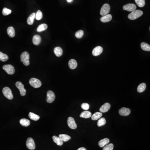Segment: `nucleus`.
Segmentation results:
<instances>
[{
	"instance_id": "obj_1",
	"label": "nucleus",
	"mask_w": 150,
	"mask_h": 150,
	"mask_svg": "<svg viewBox=\"0 0 150 150\" xmlns=\"http://www.w3.org/2000/svg\"><path fill=\"white\" fill-rule=\"evenodd\" d=\"M143 14V12L141 10H135L128 15V18L131 20H134L138 18H139Z\"/></svg>"
},
{
	"instance_id": "obj_2",
	"label": "nucleus",
	"mask_w": 150,
	"mask_h": 150,
	"mask_svg": "<svg viewBox=\"0 0 150 150\" xmlns=\"http://www.w3.org/2000/svg\"><path fill=\"white\" fill-rule=\"evenodd\" d=\"M30 55L28 53L25 51L22 53L20 55V61L26 66H29L30 64Z\"/></svg>"
},
{
	"instance_id": "obj_3",
	"label": "nucleus",
	"mask_w": 150,
	"mask_h": 150,
	"mask_svg": "<svg viewBox=\"0 0 150 150\" xmlns=\"http://www.w3.org/2000/svg\"><path fill=\"white\" fill-rule=\"evenodd\" d=\"M3 93L6 98L9 100L13 99V96L10 88L8 87L4 88L3 89Z\"/></svg>"
},
{
	"instance_id": "obj_4",
	"label": "nucleus",
	"mask_w": 150,
	"mask_h": 150,
	"mask_svg": "<svg viewBox=\"0 0 150 150\" xmlns=\"http://www.w3.org/2000/svg\"><path fill=\"white\" fill-rule=\"evenodd\" d=\"M29 83L32 87L35 88L40 87L42 85L41 82L39 79L34 78L30 79L29 80Z\"/></svg>"
},
{
	"instance_id": "obj_5",
	"label": "nucleus",
	"mask_w": 150,
	"mask_h": 150,
	"mask_svg": "<svg viewBox=\"0 0 150 150\" xmlns=\"http://www.w3.org/2000/svg\"><path fill=\"white\" fill-rule=\"evenodd\" d=\"M3 69L9 75L13 74L15 72L14 68L10 64L5 65L3 66Z\"/></svg>"
},
{
	"instance_id": "obj_6",
	"label": "nucleus",
	"mask_w": 150,
	"mask_h": 150,
	"mask_svg": "<svg viewBox=\"0 0 150 150\" xmlns=\"http://www.w3.org/2000/svg\"><path fill=\"white\" fill-rule=\"evenodd\" d=\"M16 87L19 89L20 94L21 96H25L26 95V90L24 88V86L21 82L18 81L16 83Z\"/></svg>"
},
{
	"instance_id": "obj_7",
	"label": "nucleus",
	"mask_w": 150,
	"mask_h": 150,
	"mask_svg": "<svg viewBox=\"0 0 150 150\" xmlns=\"http://www.w3.org/2000/svg\"><path fill=\"white\" fill-rule=\"evenodd\" d=\"M110 11V6L107 3H106L103 6L101 9L100 14L102 16H104L108 14V13H109Z\"/></svg>"
},
{
	"instance_id": "obj_8",
	"label": "nucleus",
	"mask_w": 150,
	"mask_h": 150,
	"mask_svg": "<svg viewBox=\"0 0 150 150\" xmlns=\"http://www.w3.org/2000/svg\"><path fill=\"white\" fill-rule=\"evenodd\" d=\"M26 145L28 149L31 150H34L35 148V142L32 138H28L26 142Z\"/></svg>"
},
{
	"instance_id": "obj_9",
	"label": "nucleus",
	"mask_w": 150,
	"mask_h": 150,
	"mask_svg": "<svg viewBox=\"0 0 150 150\" xmlns=\"http://www.w3.org/2000/svg\"><path fill=\"white\" fill-rule=\"evenodd\" d=\"M55 96L54 92L49 90L47 93V102L48 103H51L54 101L55 99Z\"/></svg>"
},
{
	"instance_id": "obj_10",
	"label": "nucleus",
	"mask_w": 150,
	"mask_h": 150,
	"mask_svg": "<svg viewBox=\"0 0 150 150\" xmlns=\"http://www.w3.org/2000/svg\"><path fill=\"white\" fill-rule=\"evenodd\" d=\"M67 122H68V125L70 128H71L72 129H75L77 128V124H76L74 119L71 117H69L68 119Z\"/></svg>"
},
{
	"instance_id": "obj_11",
	"label": "nucleus",
	"mask_w": 150,
	"mask_h": 150,
	"mask_svg": "<svg viewBox=\"0 0 150 150\" xmlns=\"http://www.w3.org/2000/svg\"><path fill=\"white\" fill-rule=\"evenodd\" d=\"M123 8L124 10H127L128 12H132L136 10V6L133 3H129L124 5Z\"/></svg>"
},
{
	"instance_id": "obj_12",
	"label": "nucleus",
	"mask_w": 150,
	"mask_h": 150,
	"mask_svg": "<svg viewBox=\"0 0 150 150\" xmlns=\"http://www.w3.org/2000/svg\"><path fill=\"white\" fill-rule=\"evenodd\" d=\"M103 51V48L102 47L98 46L93 49L92 51V54L94 56H97L102 53Z\"/></svg>"
},
{
	"instance_id": "obj_13",
	"label": "nucleus",
	"mask_w": 150,
	"mask_h": 150,
	"mask_svg": "<svg viewBox=\"0 0 150 150\" xmlns=\"http://www.w3.org/2000/svg\"><path fill=\"white\" fill-rule=\"evenodd\" d=\"M119 113L120 115L122 116H127L129 115L131 113V110L128 108L123 107L119 110Z\"/></svg>"
},
{
	"instance_id": "obj_14",
	"label": "nucleus",
	"mask_w": 150,
	"mask_h": 150,
	"mask_svg": "<svg viewBox=\"0 0 150 150\" xmlns=\"http://www.w3.org/2000/svg\"><path fill=\"white\" fill-rule=\"evenodd\" d=\"M110 108H111L110 104L108 103H106L104 104V105L101 107L99 110H100V112L101 113H106L108 111V110L110 109Z\"/></svg>"
},
{
	"instance_id": "obj_15",
	"label": "nucleus",
	"mask_w": 150,
	"mask_h": 150,
	"mask_svg": "<svg viewBox=\"0 0 150 150\" xmlns=\"http://www.w3.org/2000/svg\"><path fill=\"white\" fill-rule=\"evenodd\" d=\"M112 19V16L111 14H107L102 16L101 18V21L103 23L109 22Z\"/></svg>"
},
{
	"instance_id": "obj_16",
	"label": "nucleus",
	"mask_w": 150,
	"mask_h": 150,
	"mask_svg": "<svg viewBox=\"0 0 150 150\" xmlns=\"http://www.w3.org/2000/svg\"><path fill=\"white\" fill-rule=\"evenodd\" d=\"M41 38L39 35H35L33 38V43L35 45H38L41 42Z\"/></svg>"
},
{
	"instance_id": "obj_17",
	"label": "nucleus",
	"mask_w": 150,
	"mask_h": 150,
	"mask_svg": "<svg viewBox=\"0 0 150 150\" xmlns=\"http://www.w3.org/2000/svg\"><path fill=\"white\" fill-rule=\"evenodd\" d=\"M77 63L74 59H71L69 62V66L71 69H74L77 66Z\"/></svg>"
},
{
	"instance_id": "obj_18",
	"label": "nucleus",
	"mask_w": 150,
	"mask_h": 150,
	"mask_svg": "<svg viewBox=\"0 0 150 150\" xmlns=\"http://www.w3.org/2000/svg\"><path fill=\"white\" fill-rule=\"evenodd\" d=\"M110 141L108 138H105L101 140L98 142V145L100 147H104V146L108 144L109 143Z\"/></svg>"
},
{
	"instance_id": "obj_19",
	"label": "nucleus",
	"mask_w": 150,
	"mask_h": 150,
	"mask_svg": "<svg viewBox=\"0 0 150 150\" xmlns=\"http://www.w3.org/2000/svg\"><path fill=\"white\" fill-rule=\"evenodd\" d=\"M54 53L57 57H60L63 54V50L60 47H56L54 49Z\"/></svg>"
},
{
	"instance_id": "obj_20",
	"label": "nucleus",
	"mask_w": 150,
	"mask_h": 150,
	"mask_svg": "<svg viewBox=\"0 0 150 150\" xmlns=\"http://www.w3.org/2000/svg\"><path fill=\"white\" fill-rule=\"evenodd\" d=\"M7 34L10 38H13L15 36V31L13 27L10 26L8 28Z\"/></svg>"
},
{
	"instance_id": "obj_21",
	"label": "nucleus",
	"mask_w": 150,
	"mask_h": 150,
	"mask_svg": "<svg viewBox=\"0 0 150 150\" xmlns=\"http://www.w3.org/2000/svg\"><path fill=\"white\" fill-rule=\"evenodd\" d=\"M53 141L58 146H61L63 145V142L60 139L59 137L54 136H53Z\"/></svg>"
},
{
	"instance_id": "obj_22",
	"label": "nucleus",
	"mask_w": 150,
	"mask_h": 150,
	"mask_svg": "<svg viewBox=\"0 0 150 150\" xmlns=\"http://www.w3.org/2000/svg\"><path fill=\"white\" fill-rule=\"evenodd\" d=\"M20 123L22 126L24 127H27L30 125L31 122L29 120L26 118H22L20 120Z\"/></svg>"
},
{
	"instance_id": "obj_23",
	"label": "nucleus",
	"mask_w": 150,
	"mask_h": 150,
	"mask_svg": "<svg viewBox=\"0 0 150 150\" xmlns=\"http://www.w3.org/2000/svg\"><path fill=\"white\" fill-rule=\"evenodd\" d=\"M92 115V114L90 111H85L82 113L80 115V117L81 118H90Z\"/></svg>"
},
{
	"instance_id": "obj_24",
	"label": "nucleus",
	"mask_w": 150,
	"mask_h": 150,
	"mask_svg": "<svg viewBox=\"0 0 150 150\" xmlns=\"http://www.w3.org/2000/svg\"><path fill=\"white\" fill-rule=\"evenodd\" d=\"M58 137L60 138L63 142H66L69 141L71 139V137L70 136L66 134H61L59 135Z\"/></svg>"
},
{
	"instance_id": "obj_25",
	"label": "nucleus",
	"mask_w": 150,
	"mask_h": 150,
	"mask_svg": "<svg viewBox=\"0 0 150 150\" xmlns=\"http://www.w3.org/2000/svg\"><path fill=\"white\" fill-rule=\"evenodd\" d=\"M35 13H32L31 14L28 18L27 20V22L28 24L30 25H31L33 24L34 22V20L35 19Z\"/></svg>"
},
{
	"instance_id": "obj_26",
	"label": "nucleus",
	"mask_w": 150,
	"mask_h": 150,
	"mask_svg": "<svg viewBox=\"0 0 150 150\" xmlns=\"http://www.w3.org/2000/svg\"><path fill=\"white\" fill-rule=\"evenodd\" d=\"M102 115H103V114L101 113L97 112L93 114V115H91V119H92V120L96 121L99 118H101V117H102Z\"/></svg>"
},
{
	"instance_id": "obj_27",
	"label": "nucleus",
	"mask_w": 150,
	"mask_h": 150,
	"mask_svg": "<svg viewBox=\"0 0 150 150\" xmlns=\"http://www.w3.org/2000/svg\"><path fill=\"white\" fill-rule=\"evenodd\" d=\"M141 47L142 49L146 51H150V45L149 44L145 42L142 43L141 44Z\"/></svg>"
},
{
	"instance_id": "obj_28",
	"label": "nucleus",
	"mask_w": 150,
	"mask_h": 150,
	"mask_svg": "<svg viewBox=\"0 0 150 150\" xmlns=\"http://www.w3.org/2000/svg\"><path fill=\"white\" fill-rule=\"evenodd\" d=\"M29 118L35 121H37L40 119V116L38 115H37L35 114H34L33 113L30 112L29 113V115H28Z\"/></svg>"
},
{
	"instance_id": "obj_29",
	"label": "nucleus",
	"mask_w": 150,
	"mask_h": 150,
	"mask_svg": "<svg viewBox=\"0 0 150 150\" xmlns=\"http://www.w3.org/2000/svg\"><path fill=\"white\" fill-rule=\"evenodd\" d=\"M146 85L145 83H141L137 88V91L139 93H142L146 90Z\"/></svg>"
},
{
	"instance_id": "obj_30",
	"label": "nucleus",
	"mask_w": 150,
	"mask_h": 150,
	"mask_svg": "<svg viewBox=\"0 0 150 150\" xmlns=\"http://www.w3.org/2000/svg\"><path fill=\"white\" fill-rule=\"evenodd\" d=\"M48 28V25L46 24H42L41 25H39L37 31L38 32H42L43 31H45Z\"/></svg>"
},
{
	"instance_id": "obj_31",
	"label": "nucleus",
	"mask_w": 150,
	"mask_h": 150,
	"mask_svg": "<svg viewBox=\"0 0 150 150\" xmlns=\"http://www.w3.org/2000/svg\"><path fill=\"white\" fill-rule=\"evenodd\" d=\"M9 59V57L6 54L0 52V61L5 62Z\"/></svg>"
},
{
	"instance_id": "obj_32",
	"label": "nucleus",
	"mask_w": 150,
	"mask_h": 150,
	"mask_svg": "<svg viewBox=\"0 0 150 150\" xmlns=\"http://www.w3.org/2000/svg\"><path fill=\"white\" fill-rule=\"evenodd\" d=\"M106 123V120L105 119V118H99L97 123V125L98 127H101L105 125Z\"/></svg>"
},
{
	"instance_id": "obj_33",
	"label": "nucleus",
	"mask_w": 150,
	"mask_h": 150,
	"mask_svg": "<svg viewBox=\"0 0 150 150\" xmlns=\"http://www.w3.org/2000/svg\"><path fill=\"white\" fill-rule=\"evenodd\" d=\"M137 6L139 7H143L145 5V0H135Z\"/></svg>"
},
{
	"instance_id": "obj_34",
	"label": "nucleus",
	"mask_w": 150,
	"mask_h": 150,
	"mask_svg": "<svg viewBox=\"0 0 150 150\" xmlns=\"http://www.w3.org/2000/svg\"><path fill=\"white\" fill-rule=\"evenodd\" d=\"M84 35V32L82 30H79L76 32L75 34V36L78 38H81Z\"/></svg>"
},
{
	"instance_id": "obj_35",
	"label": "nucleus",
	"mask_w": 150,
	"mask_h": 150,
	"mask_svg": "<svg viewBox=\"0 0 150 150\" xmlns=\"http://www.w3.org/2000/svg\"><path fill=\"white\" fill-rule=\"evenodd\" d=\"M42 17L43 14L42 12L41 11V10H38L35 14V18L37 20H39L42 19Z\"/></svg>"
},
{
	"instance_id": "obj_36",
	"label": "nucleus",
	"mask_w": 150,
	"mask_h": 150,
	"mask_svg": "<svg viewBox=\"0 0 150 150\" xmlns=\"http://www.w3.org/2000/svg\"><path fill=\"white\" fill-rule=\"evenodd\" d=\"M114 148V144L112 143H110L104 146L103 150H113Z\"/></svg>"
},
{
	"instance_id": "obj_37",
	"label": "nucleus",
	"mask_w": 150,
	"mask_h": 150,
	"mask_svg": "<svg viewBox=\"0 0 150 150\" xmlns=\"http://www.w3.org/2000/svg\"><path fill=\"white\" fill-rule=\"evenodd\" d=\"M11 10L10 9L4 8L3 9L2 13H3V15L6 16H8L10 14V13H11Z\"/></svg>"
},
{
	"instance_id": "obj_38",
	"label": "nucleus",
	"mask_w": 150,
	"mask_h": 150,
	"mask_svg": "<svg viewBox=\"0 0 150 150\" xmlns=\"http://www.w3.org/2000/svg\"><path fill=\"white\" fill-rule=\"evenodd\" d=\"M81 107L84 110H88L89 109V105L87 103H83L82 104Z\"/></svg>"
},
{
	"instance_id": "obj_39",
	"label": "nucleus",
	"mask_w": 150,
	"mask_h": 150,
	"mask_svg": "<svg viewBox=\"0 0 150 150\" xmlns=\"http://www.w3.org/2000/svg\"><path fill=\"white\" fill-rule=\"evenodd\" d=\"M77 150H87L85 148L81 147L78 149Z\"/></svg>"
},
{
	"instance_id": "obj_40",
	"label": "nucleus",
	"mask_w": 150,
	"mask_h": 150,
	"mask_svg": "<svg viewBox=\"0 0 150 150\" xmlns=\"http://www.w3.org/2000/svg\"><path fill=\"white\" fill-rule=\"evenodd\" d=\"M73 1V0H67V1L69 2V3H71Z\"/></svg>"
}]
</instances>
